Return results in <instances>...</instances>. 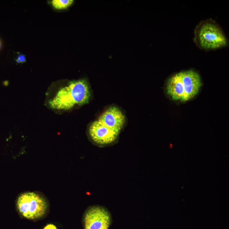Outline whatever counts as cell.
<instances>
[{"label": "cell", "mask_w": 229, "mask_h": 229, "mask_svg": "<svg viewBox=\"0 0 229 229\" xmlns=\"http://www.w3.org/2000/svg\"><path fill=\"white\" fill-rule=\"evenodd\" d=\"M0 48H1V43H0Z\"/></svg>", "instance_id": "11"}, {"label": "cell", "mask_w": 229, "mask_h": 229, "mask_svg": "<svg viewBox=\"0 0 229 229\" xmlns=\"http://www.w3.org/2000/svg\"><path fill=\"white\" fill-rule=\"evenodd\" d=\"M126 122L125 115L120 108L109 107L89 125L88 136L98 146L113 144L118 139Z\"/></svg>", "instance_id": "1"}, {"label": "cell", "mask_w": 229, "mask_h": 229, "mask_svg": "<svg viewBox=\"0 0 229 229\" xmlns=\"http://www.w3.org/2000/svg\"><path fill=\"white\" fill-rule=\"evenodd\" d=\"M44 229H57V228L53 224H48Z\"/></svg>", "instance_id": "10"}, {"label": "cell", "mask_w": 229, "mask_h": 229, "mask_svg": "<svg viewBox=\"0 0 229 229\" xmlns=\"http://www.w3.org/2000/svg\"><path fill=\"white\" fill-rule=\"evenodd\" d=\"M83 221L84 229H109L111 218L103 208L95 206L86 211Z\"/></svg>", "instance_id": "5"}, {"label": "cell", "mask_w": 229, "mask_h": 229, "mask_svg": "<svg viewBox=\"0 0 229 229\" xmlns=\"http://www.w3.org/2000/svg\"><path fill=\"white\" fill-rule=\"evenodd\" d=\"M91 90L87 81L70 82L59 87L46 99L45 105L56 113L71 111L88 104L91 99Z\"/></svg>", "instance_id": "2"}, {"label": "cell", "mask_w": 229, "mask_h": 229, "mask_svg": "<svg viewBox=\"0 0 229 229\" xmlns=\"http://www.w3.org/2000/svg\"><path fill=\"white\" fill-rule=\"evenodd\" d=\"M168 95L174 101L185 102V91L180 72L175 73L168 79L165 85Z\"/></svg>", "instance_id": "7"}, {"label": "cell", "mask_w": 229, "mask_h": 229, "mask_svg": "<svg viewBox=\"0 0 229 229\" xmlns=\"http://www.w3.org/2000/svg\"><path fill=\"white\" fill-rule=\"evenodd\" d=\"M194 41L199 48L206 51L223 48L228 44L222 28L212 19L202 21L196 26Z\"/></svg>", "instance_id": "3"}, {"label": "cell", "mask_w": 229, "mask_h": 229, "mask_svg": "<svg viewBox=\"0 0 229 229\" xmlns=\"http://www.w3.org/2000/svg\"><path fill=\"white\" fill-rule=\"evenodd\" d=\"M185 91V102L196 96L202 85L200 75L194 70L180 72Z\"/></svg>", "instance_id": "6"}, {"label": "cell", "mask_w": 229, "mask_h": 229, "mask_svg": "<svg viewBox=\"0 0 229 229\" xmlns=\"http://www.w3.org/2000/svg\"><path fill=\"white\" fill-rule=\"evenodd\" d=\"M25 61V57L24 55H21L18 56L17 62H23Z\"/></svg>", "instance_id": "9"}, {"label": "cell", "mask_w": 229, "mask_h": 229, "mask_svg": "<svg viewBox=\"0 0 229 229\" xmlns=\"http://www.w3.org/2000/svg\"><path fill=\"white\" fill-rule=\"evenodd\" d=\"M73 0H53L51 1L52 6L57 10H64L72 4Z\"/></svg>", "instance_id": "8"}, {"label": "cell", "mask_w": 229, "mask_h": 229, "mask_svg": "<svg viewBox=\"0 0 229 229\" xmlns=\"http://www.w3.org/2000/svg\"><path fill=\"white\" fill-rule=\"evenodd\" d=\"M16 206L21 217L32 221L44 218L49 209L46 198L36 192H26L19 195L16 200Z\"/></svg>", "instance_id": "4"}]
</instances>
